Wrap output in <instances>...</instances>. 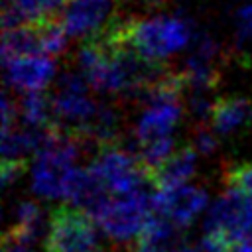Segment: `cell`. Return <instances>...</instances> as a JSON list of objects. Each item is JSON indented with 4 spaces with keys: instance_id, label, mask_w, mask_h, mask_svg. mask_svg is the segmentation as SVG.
<instances>
[{
    "instance_id": "1",
    "label": "cell",
    "mask_w": 252,
    "mask_h": 252,
    "mask_svg": "<svg viewBox=\"0 0 252 252\" xmlns=\"http://www.w3.org/2000/svg\"><path fill=\"white\" fill-rule=\"evenodd\" d=\"M120 37L142 59L159 63L189 41V26L179 18H132L120 22Z\"/></svg>"
},
{
    "instance_id": "2",
    "label": "cell",
    "mask_w": 252,
    "mask_h": 252,
    "mask_svg": "<svg viewBox=\"0 0 252 252\" xmlns=\"http://www.w3.org/2000/svg\"><path fill=\"white\" fill-rule=\"evenodd\" d=\"M154 195L156 187L152 181H148L132 195L112 197L110 203L94 217V222L116 246L134 250L146 220L156 213Z\"/></svg>"
},
{
    "instance_id": "3",
    "label": "cell",
    "mask_w": 252,
    "mask_h": 252,
    "mask_svg": "<svg viewBox=\"0 0 252 252\" xmlns=\"http://www.w3.org/2000/svg\"><path fill=\"white\" fill-rule=\"evenodd\" d=\"M94 219L83 209L65 203L49 213L43 252H106L98 242Z\"/></svg>"
},
{
    "instance_id": "4",
    "label": "cell",
    "mask_w": 252,
    "mask_h": 252,
    "mask_svg": "<svg viewBox=\"0 0 252 252\" xmlns=\"http://www.w3.org/2000/svg\"><path fill=\"white\" fill-rule=\"evenodd\" d=\"M87 167L104 183L112 197L132 195L150 181L138 154L120 142L100 146Z\"/></svg>"
},
{
    "instance_id": "5",
    "label": "cell",
    "mask_w": 252,
    "mask_h": 252,
    "mask_svg": "<svg viewBox=\"0 0 252 252\" xmlns=\"http://www.w3.org/2000/svg\"><path fill=\"white\" fill-rule=\"evenodd\" d=\"M114 0H67L59 22L67 35H98L112 24Z\"/></svg>"
},
{
    "instance_id": "6",
    "label": "cell",
    "mask_w": 252,
    "mask_h": 252,
    "mask_svg": "<svg viewBox=\"0 0 252 252\" xmlns=\"http://www.w3.org/2000/svg\"><path fill=\"white\" fill-rule=\"evenodd\" d=\"M207 193L193 185H181L175 189H163L154 195V211L167 220H171L177 228L189 226L193 219L205 209Z\"/></svg>"
},
{
    "instance_id": "7",
    "label": "cell",
    "mask_w": 252,
    "mask_h": 252,
    "mask_svg": "<svg viewBox=\"0 0 252 252\" xmlns=\"http://www.w3.org/2000/svg\"><path fill=\"white\" fill-rule=\"evenodd\" d=\"M4 67L8 83L22 93H41L55 71L53 61L47 55L16 57L4 63Z\"/></svg>"
},
{
    "instance_id": "8",
    "label": "cell",
    "mask_w": 252,
    "mask_h": 252,
    "mask_svg": "<svg viewBox=\"0 0 252 252\" xmlns=\"http://www.w3.org/2000/svg\"><path fill=\"white\" fill-rule=\"evenodd\" d=\"M179 116H181L179 102H163V104L146 106V110L142 112L134 128L138 148L171 138V130L175 128Z\"/></svg>"
},
{
    "instance_id": "9",
    "label": "cell",
    "mask_w": 252,
    "mask_h": 252,
    "mask_svg": "<svg viewBox=\"0 0 252 252\" xmlns=\"http://www.w3.org/2000/svg\"><path fill=\"white\" fill-rule=\"evenodd\" d=\"M63 0H4L2 6V28L14 30L22 26H33L53 18L63 8Z\"/></svg>"
},
{
    "instance_id": "10",
    "label": "cell",
    "mask_w": 252,
    "mask_h": 252,
    "mask_svg": "<svg viewBox=\"0 0 252 252\" xmlns=\"http://www.w3.org/2000/svg\"><path fill=\"white\" fill-rule=\"evenodd\" d=\"M195 161H197V152L193 146H181L175 150L158 169L150 171L148 177L152 185L158 191L163 189H175L185 185V181L193 175L195 171Z\"/></svg>"
},
{
    "instance_id": "11",
    "label": "cell",
    "mask_w": 252,
    "mask_h": 252,
    "mask_svg": "<svg viewBox=\"0 0 252 252\" xmlns=\"http://www.w3.org/2000/svg\"><path fill=\"white\" fill-rule=\"evenodd\" d=\"M213 128L219 134H234L240 128L252 126V102L244 96H220L213 102Z\"/></svg>"
},
{
    "instance_id": "12",
    "label": "cell",
    "mask_w": 252,
    "mask_h": 252,
    "mask_svg": "<svg viewBox=\"0 0 252 252\" xmlns=\"http://www.w3.org/2000/svg\"><path fill=\"white\" fill-rule=\"evenodd\" d=\"M43 55L39 26H22L14 30H4L2 33V63H8L16 57Z\"/></svg>"
},
{
    "instance_id": "13",
    "label": "cell",
    "mask_w": 252,
    "mask_h": 252,
    "mask_svg": "<svg viewBox=\"0 0 252 252\" xmlns=\"http://www.w3.org/2000/svg\"><path fill=\"white\" fill-rule=\"evenodd\" d=\"M18 114L24 128H49L55 124L51 96L41 93H24L18 102Z\"/></svg>"
},
{
    "instance_id": "14",
    "label": "cell",
    "mask_w": 252,
    "mask_h": 252,
    "mask_svg": "<svg viewBox=\"0 0 252 252\" xmlns=\"http://www.w3.org/2000/svg\"><path fill=\"white\" fill-rule=\"evenodd\" d=\"M39 35H41V47H43V55L51 57L63 51L65 47V30L61 26V22L57 18H49L45 22H39Z\"/></svg>"
},
{
    "instance_id": "15",
    "label": "cell",
    "mask_w": 252,
    "mask_h": 252,
    "mask_svg": "<svg viewBox=\"0 0 252 252\" xmlns=\"http://www.w3.org/2000/svg\"><path fill=\"white\" fill-rule=\"evenodd\" d=\"M224 185L228 191L252 197V163H234L224 171Z\"/></svg>"
},
{
    "instance_id": "16",
    "label": "cell",
    "mask_w": 252,
    "mask_h": 252,
    "mask_svg": "<svg viewBox=\"0 0 252 252\" xmlns=\"http://www.w3.org/2000/svg\"><path fill=\"white\" fill-rule=\"evenodd\" d=\"M35 240L16 226H8L2 234V252H33Z\"/></svg>"
},
{
    "instance_id": "17",
    "label": "cell",
    "mask_w": 252,
    "mask_h": 252,
    "mask_svg": "<svg viewBox=\"0 0 252 252\" xmlns=\"http://www.w3.org/2000/svg\"><path fill=\"white\" fill-rule=\"evenodd\" d=\"M215 144H217V142H215V138H213V134H211V132H207V130H199V132L195 134L193 148H197L199 152L209 154V152H213Z\"/></svg>"
},
{
    "instance_id": "18",
    "label": "cell",
    "mask_w": 252,
    "mask_h": 252,
    "mask_svg": "<svg viewBox=\"0 0 252 252\" xmlns=\"http://www.w3.org/2000/svg\"><path fill=\"white\" fill-rule=\"evenodd\" d=\"M238 30L240 35H252V4L238 10Z\"/></svg>"
},
{
    "instance_id": "19",
    "label": "cell",
    "mask_w": 252,
    "mask_h": 252,
    "mask_svg": "<svg viewBox=\"0 0 252 252\" xmlns=\"http://www.w3.org/2000/svg\"><path fill=\"white\" fill-rule=\"evenodd\" d=\"M230 252H252V244L240 242V244H236L234 248H230Z\"/></svg>"
},
{
    "instance_id": "20",
    "label": "cell",
    "mask_w": 252,
    "mask_h": 252,
    "mask_svg": "<svg viewBox=\"0 0 252 252\" xmlns=\"http://www.w3.org/2000/svg\"><path fill=\"white\" fill-rule=\"evenodd\" d=\"M144 2H150V4H159V2H163V0H144Z\"/></svg>"
}]
</instances>
